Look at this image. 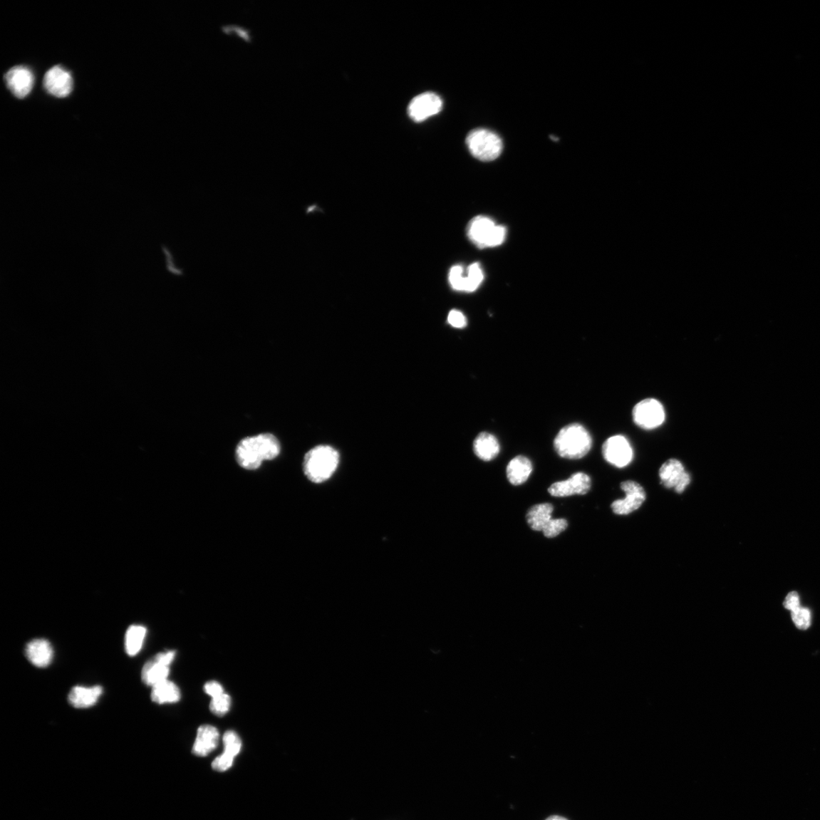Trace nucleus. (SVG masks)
I'll use <instances>...</instances> for the list:
<instances>
[{
    "mask_svg": "<svg viewBox=\"0 0 820 820\" xmlns=\"http://www.w3.org/2000/svg\"><path fill=\"white\" fill-rule=\"evenodd\" d=\"M279 439L271 433H261L246 437L241 440L236 450L238 465L245 469H259L264 461L274 460L281 453Z\"/></svg>",
    "mask_w": 820,
    "mask_h": 820,
    "instance_id": "nucleus-1",
    "label": "nucleus"
},
{
    "mask_svg": "<svg viewBox=\"0 0 820 820\" xmlns=\"http://www.w3.org/2000/svg\"><path fill=\"white\" fill-rule=\"evenodd\" d=\"M593 446V439L585 427L578 423L566 425L554 441L558 455L565 459L579 460L584 457Z\"/></svg>",
    "mask_w": 820,
    "mask_h": 820,
    "instance_id": "nucleus-2",
    "label": "nucleus"
},
{
    "mask_svg": "<svg viewBox=\"0 0 820 820\" xmlns=\"http://www.w3.org/2000/svg\"><path fill=\"white\" fill-rule=\"evenodd\" d=\"M340 455L336 450L328 445H319L306 455L303 468L307 478L314 483L329 479L338 469Z\"/></svg>",
    "mask_w": 820,
    "mask_h": 820,
    "instance_id": "nucleus-3",
    "label": "nucleus"
},
{
    "mask_svg": "<svg viewBox=\"0 0 820 820\" xmlns=\"http://www.w3.org/2000/svg\"><path fill=\"white\" fill-rule=\"evenodd\" d=\"M468 237L480 249L496 247L503 244L506 229L496 225L487 217L478 216L473 218L469 224Z\"/></svg>",
    "mask_w": 820,
    "mask_h": 820,
    "instance_id": "nucleus-4",
    "label": "nucleus"
},
{
    "mask_svg": "<svg viewBox=\"0 0 820 820\" xmlns=\"http://www.w3.org/2000/svg\"><path fill=\"white\" fill-rule=\"evenodd\" d=\"M467 145L472 156L484 162L498 158L503 151L501 137L488 130L471 132L467 137Z\"/></svg>",
    "mask_w": 820,
    "mask_h": 820,
    "instance_id": "nucleus-5",
    "label": "nucleus"
},
{
    "mask_svg": "<svg viewBox=\"0 0 820 820\" xmlns=\"http://www.w3.org/2000/svg\"><path fill=\"white\" fill-rule=\"evenodd\" d=\"M632 415L634 423L644 430L657 429L665 420L663 404L654 398H646L638 403L633 409Z\"/></svg>",
    "mask_w": 820,
    "mask_h": 820,
    "instance_id": "nucleus-6",
    "label": "nucleus"
},
{
    "mask_svg": "<svg viewBox=\"0 0 820 820\" xmlns=\"http://www.w3.org/2000/svg\"><path fill=\"white\" fill-rule=\"evenodd\" d=\"M621 489L626 497L611 504L612 512L616 515L626 516L639 510L646 499V493L641 484L628 480L621 482Z\"/></svg>",
    "mask_w": 820,
    "mask_h": 820,
    "instance_id": "nucleus-7",
    "label": "nucleus"
},
{
    "mask_svg": "<svg viewBox=\"0 0 820 820\" xmlns=\"http://www.w3.org/2000/svg\"><path fill=\"white\" fill-rule=\"evenodd\" d=\"M660 482L668 489L683 494L691 482V477L681 462L675 458L669 459L658 472Z\"/></svg>",
    "mask_w": 820,
    "mask_h": 820,
    "instance_id": "nucleus-8",
    "label": "nucleus"
},
{
    "mask_svg": "<svg viewBox=\"0 0 820 820\" xmlns=\"http://www.w3.org/2000/svg\"><path fill=\"white\" fill-rule=\"evenodd\" d=\"M604 459L618 468L628 467L633 459V450L628 438L621 435L611 436L603 445Z\"/></svg>",
    "mask_w": 820,
    "mask_h": 820,
    "instance_id": "nucleus-9",
    "label": "nucleus"
},
{
    "mask_svg": "<svg viewBox=\"0 0 820 820\" xmlns=\"http://www.w3.org/2000/svg\"><path fill=\"white\" fill-rule=\"evenodd\" d=\"M443 101L432 92H426L414 98L410 103L408 114L415 122H422L433 117L442 110Z\"/></svg>",
    "mask_w": 820,
    "mask_h": 820,
    "instance_id": "nucleus-10",
    "label": "nucleus"
},
{
    "mask_svg": "<svg viewBox=\"0 0 820 820\" xmlns=\"http://www.w3.org/2000/svg\"><path fill=\"white\" fill-rule=\"evenodd\" d=\"M591 489V479L584 472L574 473L569 479L557 482L549 489V494L557 498L576 494L583 495Z\"/></svg>",
    "mask_w": 820,
    "mask_h": 820,
    "instance_id": "nucleus-11",
    "label": "nucleus"
},
{
    "mask_svg": "<svg viewBox=\"0 0 820 820\" xmlns=\"http://www.w3.org/2000/svg\"><path fill=\"white\" fill-rule=\"evenodd\" d=\"M46 90L56 98H66L71 93L73 79L71 73L60 66H53L43 78Z\"/></svg>",
    "mask_w": 820,
    "mask_h": 820,
    "instance_id": "nucleus-12",
    "label": "nucleus"
},
{
    "mask_svg": "<svg viewBox=\"0 0 820 820\" xmlns=\"http://www.w3.org/2000/svg\"><path fill=\"white\" fill-rule=\"evenodd\" d=\"M5 80L11 93L21 99L30 94L34 83L32 72L26 66L11 68L6 74Z\"/></svg>",
    "mask_w": 820,
    "mask_h": 820,
    "instance_id": "nucleus-13",
    "label": "nucleus"
},
{
    "mask_svg": "<svg viewBox=\"0 0 820 820\" xmlns=\"http://www.w3.org/2000/svg\"><path fill=\"white\" fill-rule=\"evenodd\" d=\"M26 655L29 662L34 666L46 668L48 667L53 660V650L48 640L36 639L27 644Z\"/></svg>",
    "mask_w": 820,
    "mask_h": 820,
    "instance_id": "nucleus-14",
    "label": "nucleus"
},
{
    "mask_svg": "<svg viewBox=\"0 0 820 820\" xmlns=\"http://www.w3.org/2000/svg\"><path fill=\"white\" fill-rule=\"evenodd\" d=\"M219 734L215 727L209 725L199 727L192 748L193 754L206 757L214 750L219 742Z\"/></svg>",
    "mask_w": 820,
    "mask_h": 820,
    "instance_id": "nucleus-15",
    "label": "nucleus"
},
{
    "mask_svg": "<svg viewBox=\"0 0 820 820\" xmlns=\"http://www.w3.org/2000/svg\"><path fill=\"white\" fill-rule=\"evenodd\" d=\"M102 694L103 688L100 686H76L69 692L68 700L75 708H89L95 705Z\"/></svg>",
    "mask_w": 820,
    "mask_h": 820,
    "instance_id": "nucleus-16",
    "label": "nucleus"
},
{
    "mask_svg": "<svg viewBox=\"0 0 820 820\" xmlns=\"http://www.w3.org/2000/svg\"><path fill=\"white\" fill-rule=\"evenodd\" d=\"M532 472L531 461L524 456H517L507 467V478L513 486L518 487L528 480Z\"/></svg>",
    "mask_w": 820,
    "mask_h": 820,
    "instance_id": "nucleus-17",
    "label": "nucleus"
},
{
    "mask_svg": "<svg viewBox=\"0 0 820 820\" xmlns=\"http://www.w3.org/2000/svg\"><path fill=\"white\" fill-rule=\"evenodd\" d=\"M500 444L498 439L489 432H482L473 443L475 455L482 460L489 462L500 453Z\"/></svg>",
    "mask_w": 820,
    "mask_h": 820,
    "instance_id": "nucleus-18",
    "label": "nucleus"
},
{
    "mask_svg": "<svg viewBox=\"0 0 820 820\" xmlns=\"http://www.w3.org/2000/svg\"><path fill=\"white\" fill-rule=\"evenodd\" d=\"M170 674V666L160 661L155 656L152 660L145 663L142 671L143 683L150 687H154L167 680Z\"/></svg>",
    "mask_w": 820,
    "mask_h": 820,
    "instance_id": "nucleus-19",
    "label": "nucleus"
},
{
    "mask_svg": "<svg viewBox=\"0 0 820 820\" xmlns=\"http://www.w3.org/2000/svg\"><path fill=\"white\" fill-rule=\"evenodd\" d=\"M554 507L549 503L539 504L530 508L526 521L531 529L542 531L552 519Z\"/></svg>",
    "mask_w": 820,
    "mask_h": 820,
    "instance_id": "nucleus-20",
    "label": "nucleus"
},
{
    "mask_svg": "<svg viewBox=\"0 0 820 820\" xmlns=\"http://www.w3.org/2000/svg\"><path fill=\"white\" fill-rule=\"evenodd\" d=\"M180 698L179 687L170 680H166L152 687V700L156 703H175Z\"/></svg>",
    "mask_w": 820,
    "mask_h": 820,
    "instance_id": "nucleus-21",
    "label": "nucleus"
},
{
    "mask_svg": "<svg viewBox=\"0 0 820 820\" xmlns=\"http://www.w3.org/2000/svg\"><path fill=\"white\" fill-rule=\"evenodd\" d=\"M147 629L140 626H132L127 630L125 637V648L127 654L135 656L142 648Z\"/></svg>",
    "mask_w": 820,
    "mask_h": 820,
    "instance_id": "nucleus-22",
    "label": "nucleus"
},
{
    "mask_svg": "<svg viewBox=\"0 0 820 820\" xmlns=\"http://www.w3.org/2000/svg\"><path fill=\"white\" fill-rule=\"evenodd\" d=\"M484 279L483 271L479 263H474L469 265L467 269V293L474 292L477 290L478 287L482 284Z\"/></svg>",
    "mask_w": 820,
    "mask_h": 820,
    "instance_id": "nucleus-23",
    "label": "nucleus"
},
{
    "mask_svg": "<svg viewBox=\"0 0 820 820\" xmlns=\"http://www.w3.org/2000/svg\"><path fill=\"white\" fill-rule=\"evenodd\" d=\"M225 754L235 758L240 752L242 742L239 735L234 731H227L223 737Z\"/></svg>",
    "mask_w": 820,
    "mask_h": 820,
    "instance_id": "nucleus-24",
    "label": "nucleus"
},
{
    "mask_svg": "<svg viewBox=\"0 0 820 820\" xmlns=\"http://www.w3.org/2000/svg\"><path fill=\"white\" fill-rule=\"evenodd\" d=\"M792 618L796 628L805 630L811 625V614L809 609L800 607L792 612Z\"/></svg>",
    "mask_w": 820,
    "mask_h": 820,
    "instance_id": "nucleus-25",
    "label": "nucleus"
},
{
    "mask_svg": "<svg viewBox=\"0 0 820 820\" xmlns=\"http://www.w3.org/2000/svg\"><path fill=\"white\" fill-rule=\"evenodd\" d=\"M231 707V698L225 694L219 695L215 698H212L210 703V710L213 714L219 717L225 715L229 710Z\"/></svg>",
    "mask_w": 820,
    "mask_h": 820,
    "instance_id": "nucleus-26",
    "label": "nucleus"
},
{
    "mask_svg": "<svg viewBox=\"0 0 820 820\" xmlns=\"http://www.w3.org/2000/svg\"><path fill=\"white\" fill-rule=\"evenodd\" d=\"M449 282L455 291L465 292V275L463 266L455 265L450 270Z\"/></svg>",
    "mask_w": 820,
    "mask_h": 820,
    "instance_id": "nucleus-27",
    "label": "nucleus"
},
{
    "mask_svg": "<svg viewBox=\"0 0 820 820\" xmlns=\"http://www.w3.org/2000/svg\"><path fill=\"white\" fill-rule=\"evenodd\" d=\"M568 526V521L565 519H551L541 532L546 538L551 539L560 535Z\"/></svg>",
    "mask_w": 820,
    "mask_h": 820,
    "instance_id": "nucleus-28",
    "label": "nucleus"
},
{
    "mask_svg": "<svg viewBox=\"0 0 820 820\" xmlns=\"http://www.w3.org/2000/svg\"><path fill=\"white\" fill-rule=\"evenodd\" d=\"M234 760V757L223 753L214 759L212 768L217 772H225L233 766Z\"/></svg>",
    "mask_w": 820,
    "mask_h": 820,
    "instance_id": "nucleus-29",
    "label": "nucleus"
},
{
    "mask_svg": "<svg viewBox=\"0 0 820 820\" xmlns=\"http://www.w3.org/2000/svg\"><path fill=\"white\" fill-rule=\"evenodd\" d=\"M447 321L450 326L456 328H464L467 326L465 316L461 311L455 309L450 311Z\"/></svg>",
    "mask_w": 820,
    "mask_h": 820,
    "instance_id": "nucleus-30",
    "label": "nucleus"
},
{
    "mask_svg": "<svg viewBox=\"0 0 820 820\" xmlns=\"http://www.w3.org/2000/svg\"><path fill=\"white\" fill-rule=\"evenodd\" d=\"M204 690L207 695H209L212 698L224 694L223 687L214 680L207 683L204 687Z\"/></svg>",
    "mask_w": 820,
    "mask_h": 820,
    "instance_id": "nucleus-31",
    "label": "nucleus"
},
{
    "mask_svg": "<svg viewBox=\"0 0 820 820\" xmlns=\"http://www.w3.org/2000/svg\"><path fill=\"white\" fill-rule=\"evenodd\" d=\"M784 607L792 612L800 608V598L798 593H790L784 599Z\"/></svg>",
    "mask_w": 820,
    "mask_h": 820,
    "instance_id": "nucleus-32",
    "label": "nucleus"
},
{
    "mask_svg": "<svg viewBox=\"0 0 820 820\" xmlns=\"http://www.w3.org/2000/svg\"><path fill=\"white\" fill-rule=\"evenodd\" d=\"M546 820H569V819H566L563 816H551L549 817L548 819H546Z\"/></svg>",
    "mask_w": 820,
    "mask_h": 820,
    "instance_id": "nucleus-33",
    "label": "nucleus"
}]
</instances>
